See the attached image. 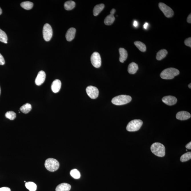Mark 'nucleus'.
<instances>
[{
    "label": "nucleus",
    "mask_w": 191,
    "mask_h": 191,
    "mask_svg": "<svg viewBox=\"0 0 191 191\" xmlns=\"http://www.w3.org/2000/svg\"><path fill=\"white\" fill-rule=\"evenodd\" d=\"M22 8L27 10L31 9L33 6V3L29 1H24L21 4Z\"/></svg>",
    "instance_id": "b1692460"
},
{
    "label": "nucleus",
    "mask_w": 191,
    "mask_h": 191,
    "mask_svg": "<svg viewBox=\"0 0 191 191\" xmlns=\"http://www.w3.org/2000/svg\"><path fill=\"white\" fill-rule=\"evenodd\" d=\"M6 117L10 120H14L16 117V114L13 111H9L5 113Z\"/></svg>",
    "instance_id": "c85d7f7f"
},
{
    "label": "nucleus",
    "mask_w": 191,
    "mask_h": 191,
    "mask_svg": "<svg viewBox=\"0 0 191 191\" xmlns=\"http://www.w3.org/2000/svg\"><path fill=\"white\" fill-rule=\"evenodd\" d=\"M191 159V152H188L182 155L180 157V160L182 162H184L189 160Z\"/></svg>",
    "instance_id": "bb28decb"
},
{
    "label": "nucleus",
    "mask_w": 191,
    "mask_h": 191,
    "mask_svg": "<svg viewBox=\"0 0 191 191\" xmlns=\"http://www.w3.org/2000/svg\"><path fill=\"white\" fill-rule=\"evenodd\" d=\"M187 22L189 23H191V14L189 15L187 18Z\"/></svg>",
    "instance_id": "473e14b6"
},
{
    "label": "nucleus",
    "mask_w": 191,
    "mask_h": 191,
    "mask_svg": "<svg viewBox=\"0 0 191 191\" xmlns=\"http://www.w3.org/2000/svg\"><path fill=\"white\" fill-rule=\"evenodd\" d=\"M61 87V81L59 79H56L53 81L52 84L51 90L53 93H57L60 91Z\"/></svg>",
    "instance_id": "ddd939ff"
},
{
    "label": "nucleus",
    "mask_w": 191,
    "mask_h": 191,
    "mask_svg": "<svg viewBox=\"0 0 191 191\" xmlns=\"http://www.w3.org/2000/svg\"><path fill=\"white\" fill-rule=\"evenodd\" d=\"M5 61L3 56L0 54V65H3L5 64Z\"/></svg>",
    "instance_id": "7c9ffc66"
},
{
    "label": "nucleus",
    "mask_w": 191,
    "mask_h": 191,
    "mask_svg": "<svg viewBox=\"0 0 191 191\" xmlns=\"http://www.w3.org/2000/svg\"><path fill=\"white\" fill-rule=\"evenodd\" d=\"M76 32V29L75 28H71L69 29L66 35V40L69 41H72L75 37Z\"/></svg>",
    "instance_id": "4468645a"
},
{
    "label": "nucleus",
    "mask_w": 191,
    "mask_h": 191,
    "mask_svg": "<svg viewBox=\"0 0 191 191\" xmlns=\"http://www.w3.org/2000/svg\"><path fill=\"white\" fill-rule=\"evenodd\" d=\"M25 186L30 191H35L37 190V185L33 182H29L26 183Z\"/></svg>",
    "instance_id": "393cba45"
},
{
    "label": "nucleus",
    "mask_w": 191,
    "mask_h": 191,
    "mask_svg": "<svg viewBox=\"0 0 191 191\" xmlns=\"http://www.w3.org/2000/svg\"><path fill=\"white\" fill-rule=\"evenodd\" d=\"M104 8V4H98L95 7L93 10V14L95 16H97L102 11L103 9Z\"/></svg>",
    "instance_id": "a211bd4d"
},
{
    "label": "nucleus",
    "mask_w": 191,
    "mask_h": 191,
    "mask_svg": "<svg viewBox=\"0 0 191 191\" xmlns=\"http://www.w3.org/2000/svg\"><path fill=\"white\" fill-rule=\"evenodd\" d=\"M0 191H11V190L8 187H3L0 188Z\"/></svg>",
    "instance_id": "2f4dec72"
},
{
    "label": "nucleus",
    "mask_w": 191,
    "mask_h": 191,
    "mask_svg": "<svg viewBox=\"0 0 191 191\" xmlns=\"http://www.w3.org/2000/svg\"><path fill=\"white\" fill-rule=\"evenodd\" d=\"M188 87H189V88H190V89L191 88V83L189 84Z\"/></svg>",
    "instance_id": "58836bf2"
},
{
    "label": "nucleus",
    "mask_w": 191,
    "mask_h": 191,
    "mask_svg": "<svg viewBox=\"0 0 191 191\" xmlns=\"http://www.w3.org/2000/svg\"><path fill=\"white\" fill-rule=\"evenodd\" d=\"M184 44L187 46L191 47V38H187L184 41Z\"/></svg>",
    "instance_id": "c756f323"
},
{
    "label": "nucleus",
    "mask_w": 191,
    "mask_h": 191,
    "mask_svg": "<svg viewBox=\"0 0 191 191\" xmlns=\"http://www.w3.org/2000/svg\"><path fill=\"white\" fill-rule=\"evenodd\" d=\"M43 33L44 39L45 41H49L51 40L53 36V29L51 26L48 23H46L44 25Z\"/></svg>",
    "instance_id": "423d86ee"
},
{
    "label": "nucleus",
    "mask_w": 191,
    "mask_h": 191,
    "mask_svg": "<svg viewBox=\"0 0 191 191\" xmlns=\"http://www.w3.org/2000/svg\"><path fill=\"white\" fill-rule=\"evenodd\" d=\"M148 23H144V25L143 27L145 29H147V27H148Z\"/></svg>",
    "instance_id": "c9c22d12"
},
{
    "label": "nucleus",
    "mask_w": 191,
    "mask_h": 191,
    "mask_svg": "<svg viewBox=\"0 0 191 191\" xmlns=\"http://www.w3.org/2000/svg\"><path fill=\"white\" fill-rule=\"evenodd\" d=\"M71 176L74 178L78 179L81 177V174L79 171L76 169H74L71 171L70 173Z\"/></svg>",
    "instance_id": "cd10ccee"
},
{
    "label": "nucleus",
    "mask_w": 191,
    "mask_h": 191,
    "mask_svg": "<svg viewBox=\"0 0 191 191\" xmlns=\"http://www.w3.org/2000/svg\"><path fill=\"white\" fill-rule=\"evenodd\" d=\"M134 44L137 48L142 52H144L146 51V45L142 42L138 41H135L134 42Z\"/></svg>",
    "instance_id": "4be33fe9"
},
{
    "label": "nucleus",
    "mask_w": 191,
    "mask_h": 191,
    "mask_svg": "<svg viewBox=\"0 0 191 191\" xmlns=\"http://www.w3.org/2000/svg\"><path fill=\"white\" fill-rule=\"evenodd\" d=\"M45 166L48 171L54 172L58 169L60 166V164L57 160L50 158L46 160Z\"/></svg>",
    "instance_id": "20e7f679"
},
{
    "label": "nucleus",
    "mask_w": 191,
    "mask_h": 191,
    "mask_svg": "<svg viewBox=\"0 0 191 191\" xmlns=\"http://www.w3.org/2000/svg\"><path fill=\"white\" fill-rule=\"evenodd\" d=\"M167 54H168V52H167V50H166L162 49L160 50L157 53L156 56V60L158 61H160L162 60L163 59H164V58L166 57Z\"/></svg>",
    "instance_id": "6ab92c4d"
},
{
    "label": "nucleus",
    "mask_w": 191,
    "mask_h": 191,
    "mask_svg": "<svg viewBox=\"0 0 191 191\" xmlns=\"http://www.w3.org/2000/svg\"><path fill=\"white\" fill-rule=\"evenodd\" d=\"M138 22L137 21H134V27H137L138 26Z\"/></svg>",
    "instance_id": "e433bc0d"
},
{
    "label": "nucleus",
    "mask_w": 191,
    "mask_h": 191,
    "mask_svg": "<svg viewBox=\"0 0 191 191\" xmlns=\"http://www.w3.org/2000/svg\"><path fill=\"white\" fill-rule=\"evenodd\" d=\"M162 101L168 106H172L177 103V100L174 96H166L162 98Z\"/></svg>",
    "instance_id": "9d476101"
},
{
    "label": "nucleus",
    "mask_w": 191,
    "mask_h": 191,
    "mask_svg": "<svg viewBox=\"0 0 191 191\" xmlns=\"http://www.w3.org/2000/svg\"><path fill=\"white\" fill-rule=\"evenodd\" d=\"M186 148L187 149H191V142H190L189 143H188V144L186 145Z\"/></svg>",
    "instance_id": "72a5a7b5"
},
{
    "label": "nucleus",
    "mask_w": 191,
    "mask_h": 191,
    "mask_svg": "<svg viewBox=\"0 0 191 191\" xmlns=\"http://www.w3.org/2000/svg\"><path fill=\"white\" fill-rule=\"evenodd\" d=\"M71 186L69 184L63 183L60 184L56 187V191H69Z\"/></svg>",
    "instance_id": "2eb2a0df"
},
{
    "label": "nucleus",
    "mask_w": 191,
    "mask_h": 191,
    "mask_svg": "<svg viewBox=\"0 0 191 191\" xmlns=\"http://www.w3.org/2000/svg\"><path fill=\"white\" fill-rule=\"evenodd\" d=\"M143 124V121L140 119L132 120L128 123L126 127V130L129 132L138 131L141 128Z\"/></svg>",
    "instance_id": "39448f33"
},
{
    "label": "nucleus",
    "mask_w": 191,
    "mask_h": 191,
    "mask_svg": "<svg viewBox=\"0 0 191 191\" xmlns=\"http://www.w3.org/2000/svg\"><path fill=\"white\" fill-rule=\"evenodd\" d=\"M120 54L119 61L121 63H124L125 61L126 60L128 53L126 50L123 48H120L119 49Z\"/></svg>",
    "instance_id": "dca6fc26"
},
{
    "label": "nucleus",
    "mask_w": 191,
    "mask_h": 191,
    "mask_svg": "<svg viewBox=\"0 0 191 191\" xmlns=\"http://www.w3.org/2000/svg\"><path fill=\"white\" fill-rule=\"evenodd\" d=\"M180 71L177 69L174 68H170L164 69L161 72L160 76L162 79H172L174 77L178 75Z\"/></svg>",
    "instance_id": "f257e3e1"
},
{
    "label": "nucleus",
    "mask_w": 191,
    "mask_h": 191,
    "mask_svg": "<svg viewBox=\"0 0 191 191\" xmlns=\"http://www.w3.org/2000/svg\"><path fill=\"white\" fill-rule=\"evenodd\" d=\"M32 109L31 105L29 103H27L21 106L20 108V110L23 113L27 114Z\"/></svg>",
    "instance_id": "aec40b11"
},
{
    "label": "nucleus",
    "mask_w": 191,
    "mask_h": 191,
    "mask_svg": "<svg viewBox=\"0 0 191 191\" xmlns=\"http://www.w3.org/2000/svg\"><path fill=\"white\" fill-rule=\"evenodd\" d=\"M116 12V10H115L114 9H112L111 10L110 12V14L112 15H114V14H115V13Z\"/></svg>",
    "instance_id": "f704fd0d"
},
{
    "label": "nucleus",
    "mask_w": 191,
    "mask_h": 191,
    "mask_svg": "<svg viewBox=\"0 0 191 191\" xmlns=\"http://www.w3.org/2000/svg\"><path fill=\"white\" fill-rule=\"evenodd\" d=\"M75 3L74 1H67L64 4V7L67 10H71L75 8Z\"/></svg>",
    "instance_id": "5701e85b"
},
{
    "label": "nucleus",
    "mask_w": 191,
    "mask_h": 191,
    "mask_svg": "<svg viewBox=\"0 0 191 191\" xmlns=\"http://www.w3.org/2000/svg\"><path fill=\"white\" fill-rule=\"evenodd\" d=\"M8 37L5 33L0 29V41L5 44L8 43Z\"/></svg>",
    "instance_id": "a878e982"
},
{
    "label": "nucleus",
    "mask_w": 191,
    "mask_h": 191,
    "mask_svg": "<svg viewBox=\"0 0 191 191\" xmlns=\"http://www.w3.org/2000/svg\"><path fill=\"white\" fill-rule=\"evenodd\" d=\"M92 64L95 67L98 68L101 65V59L99 53L95 52L93 53L91 57Z\"/></svg>",
    "instance_id": "6e6552de"
},
{
    "label": "nucleus",
    "mask_w": 191,
    "mask_h": 191,
    "mask_svg": "<svg viewBox=\"0 0 191 191\" xmlns=\"http://www.w3.org/2000/svg\"><path fill=\"white\" fill-rule=\"evenodd\" d=\"M138 69V65L134 62L130 63L128 67V71L129 73L131 75L134 74L137 72Z\"/></svg>",
    "instance_id": "f3484780"
},
{
    "label": "nucleus",
    "mask_w": 191,
    "mask_h": 191,
    "mask_svg": "<svg viewBox=\"0 0 191 191\" xmlns=\"http://www.w3.org/2000/svg\"><path fill=\"white\" fill-rule=\"evenodd\" d=\"M115 20V17L114 15L110 14L108 15L105 18L104 20L105 24L106 25H112Z\"/></svg>",
    "instance_id": "412c9836"
},
{
    "label": "nucleus",
    "mask_w": 191,
    "mask_h": 191,
    "mask_svg": "<svg viewBox=\"0 0 191 191\" xmlns=\"http://www.w3.org/2000/svg\"><path fill=\"white\" fill-rule=\"evenodd\" d=\"M46 78V74L44 71H41L38 73L37 76L35 80V84L40 86L43 83Z\"/></svg>",
    "instance_id": "9b49d317"
},
{
    "label": "nucleus",
    "mask_w": 191,
    "mask_h": 191,
    "mask_svg": "<svg viewBox=\"0 0 191 191\" xmlns=\"http://www.w3.org/2000/svg\"><path fill=\"white\" fill-rule=\"evenodd\" d=\"M86 92L89 97L91 99H96L98 96V90L96 87L92 86H89L87 87Z\"/></svg>",
    "instance_id": "1a4fd4ad"
},
{
    "label": "nucleus",
    "mask_w": 191,
    "mask_h": 191,
    "mask_svg": "<svg viewBox=\"0 0 191 191\" xmlns=\"http://www.w3.org/2000/svg\"><path fill=\"white\" fill-rule=\"evenodd\" d=\"M132 100L131 96L126 95H120L114 97L112 102L114 104L120 106L126 104L130 102Z\"/></svg>",
    "instance_id": "7ed1b4c3"
},
{
    "label": "nucleus",
    "mask_w": 191,
    "mask_h": 191,
    "mask_svg": "<svg viewBox=\"0 0 191 191\" xmlns=\"http://www.w3.org/2000/svg\"><path fill=\"white\" fill-rule=\"evenodd\" d=\"M159 8L164 13V15L167 18L172 17L174 15V12L172 9L167 5L166 4L162 3H160L159 4Z\"/></svg>",
    "instance_id": "0eeeda50"
},
{
    "label": "nucleus",
    "mask_w": 191,
    "mask_h": 191,
    "mask_svg": "<svg viewBox=\"0 0 191 191\" xmlns=\"http://www.w3.org/2000/svg\"><path fill=\"white\" fill-rule=\"evenodd\" d=\"M150 149L152 153L156 156L161 157L165 156V148L162 144L158 142L154 143L151 146Z\"/></svg>",
    "instance_id": "f03ea898"
},
{
    "label": "nucleus",
    "mask_w": 191,
    "mask_h": 191,
    "mask_svg": "<svg viewBox=\"0 0 191 191\" xmlns=\"http://www.w3.org/2000/svg\"><path fill=\"white\" fill-rule=\"evenodd\" d=\"M1 87H0V95H1Z\"/></svg>",
    "instance_id": "ea45409f"
},
{
    "label": "nucleus",
    "mask_w": 191,
    "mask_h": 191,
    "mask_svg": "<svg viewBox=\"0 0 191 191\" xmlns=\"http://www.w3.org/2000/svg\"><path fill=\"white\" fill-rule=\"evenodd\" d=\"M2 10H1V8H0V15L2 14Z\"/></svg>",
    "instance_id": "4c0bfd02"
},
{
    "label": "nucleus",
    "mask_w": 191,
    "mask_h": 191,
    "mask_svg": "<svg viewBox=\"0 0 191 191\" xmlns=\"http://www.w3.org/2000/svg\"><path fill=\"white\" fill-rule=\"evenodd\" d=\"M176 118L180 120H185L189 119L191 117V115L189 112L186 111L178 112L176 115Z\"/></svg>",
    "instance_id": "f8f14e48"
}]
</instances>
